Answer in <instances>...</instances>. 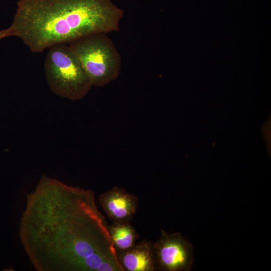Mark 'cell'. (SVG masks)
I'll use <instances>...</instances> for the list:
<instances>
[{"label":"cell","mask_w":271,"mask_h":271,"mask_svg":"<svg viewBox=\"0 0 271 271\" xmlns=\"http://www.w3.org/2000/svg\"><path fill=\"white\" fill-rule=\"evenodd\" d=\"M95 192L43 175L27 195L18 235L37 271H123Z\"/></svg>","instance_id":"6da1fadb"},{"label":"cell","mask_w":271,"mask_h":271,"mask_svg":"<svg viewBox=\"0 0 271 271\" xmlns=\"http://www.w3.org/2000/svg\"><path fill=\"white\" fill-rule=\"evenodd\" d=\"M11 25L0 40L20 38L33 53L81 37L119 30L123 10L112 0H18Z\"/></svg>","instance_id":"7a4b0ae2"},{"label":"cell","mask_w":271,"mask_h":271,"mask_svg":"<svg viewBox=\"0 0 271 271\" xmlns=\"http://www.w3.org/2000/svg\"><path fill=\"white\" fill-rule=\"evenodd\" d=\"M91 85L104 86L120 74V53L107 34L99 33L78 39L69 44Z\"/></svg>","instance_id":"3957f363"},{"label":"cell","mask_w":271,"mask_h":271,"mask_svg":"<svg viewBox=\"0 0 271 271\" xmlns=\"http://www.w3.org/2000/svg\"><path fill=\"white\" fill-rule=\"evenodd\" d=\"M47 49L44 70L50 90L62 98L83 99L92 85L69 45L57 44Z\"/></svg>","instance_id":"277c9868"},{"label":"cell","mask_w":271,"mask_h":271,"mask_svg":"<svg viewBox=\"0 0 271 271\" xmlns=\"http://www.w3.org/2000/svg\"><path fill=\"white\" fill-rule=\"evenodd\" d=\"M153 248L157 271H188L191 268L193 247L180 233L161 230Z\"/></svg>","instance_id":"5b68a950"},{"label":"cell","mask_w":271,"mask_h":271,"mask_svg":"<svg viewBox=\"0 0 271 271\" xmlns=\"http://www.w3.org/2000/svg\"><path fill=\"white\" fill-rule=\"evenodd\" d=\"M99 202L112 222H130L139 206L137 196L117 186L101 193L99 196Z\"/></svg>","instance_id":"8992f818"},{"label":"cell","mask_w":271,"mask_h":271,"mask_svg":"<svg viewBox=\"0 0 271 271\" xmlns=\"http://www.w3.org/2000/svg\"><path fill=\"white\" fill-rule=\"evenodd\" d=\"M153 244L144 239L125 251L116 252L123 271H157Z\"/></svg>","instance_id":"52a82bcc"},{"label":"cell","mask_w":271,"mask_h":271,"mask_svg":"<svg viewBox=\"0 0 271 271\" xmlns=\"http://www.w3.org/2000/svg\"><path fill=\"white\" fill-rule=\"evenodd\" d=\"M108 230L116 252L130 248L139 237L130 222H112L108 226Z\"/></svg>","instance_id":"ba28073f"}]
</instances>
